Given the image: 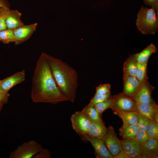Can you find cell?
Returning a JSON list of instances; mask_svg holds the SVG:
<instances>
[{"label":"cell","instance_id":"27","mask_svg":"<svg viewBox=\"0 0 158 158\" xmlns=\"http://www.w3.org/2000/svg\"><path fill=\"white\" fill-rule=\"evenodd\" d=\"M147 132L149 138L158 139V122H150Z\"/></svg>","mask_w":158,"mask_h":158},{"label":"cell","instance_id":"29","mask_svg":"<svg viewBox=\"0 0 158 158\" xmlns=\"http://www.w3.org/2000/svg\"><path fill=\"white\" fill-rule=\"evenodd\" d=\"M10 9L1 7L0 10V31L6 29V20Z\"/></svg>","mask_w":158,"mask_h":158},{"label":"cell","instance_id":"8","mask_svg":"<svg viewBox=\"0 0 158 158\" xmlns=\"http://www.w3.org/2000/svg\"><path fill=\"white\" fill-rule=\"evenodd\" d=\"M79 135L83 140L91 143L94 149L96 158H113L102 139L93 138L86 134Z\"/></svg>","mask_w":158,"mask_h":158},{"label":"cell","instance_id":"17","mask_svg":"<svg viewBox=\"0 0 158 158\" xmlns=\"http://www.w3.org/2000/svg\"><path fill=\"white\" fill-rule=\"evenodd\" d=\"M107 130L103 122H95L91 121L86 134L93 138L102 139L106 134Z\"/></svg>","mask_w":158,"mask_h":158},{"label":"cell","instance_id":"15","mask_svg":"<svg viewBox=\"0 0 158 158\" xmlns=\"http://www.w3.org/2000/svg\"><path fill=\"white\" fill-rule=\"evenodd\" d=\"M144 158L158 157V139L149 138L142 147Z\"/></svg>","mask_w":158,"mask_h":158},{"label":"cell","instance_id":"6","mask_svg":"<svg viewBox=\"0 0 158 158\" xmlns=\"http://www.w3.org/2000/svg\"><path fill=\"white\" fill-rule=\"evenodd\" d=\"M107 128V133L102 139L114 157L123 150L121 141L118 139L113 126H109Z\"/></svg>","mask_w":158,"mask_h":158},{"label":"cell","instance_id":"20","mask_svg":"<svg viewBox=\"0 0 158 158\" xmlns=\"http://www.w3.org/2000/svg\"><path fill=\"white\" fill-rule=\"evenodd\" d=\"M139 131L137 124H123L119 129V133L123 139H135Z\"/></svg>","mask_w":158,"mask_h":158},{"label":"cell","instance_id":"9","mask_svg":"<svg viewBox=\"0 0 158 158\" xmlns=\"http://www.w3.org/2000/svg\"><path fill=\"white\" fill-rule=\"evenodd\" d=\"M122 148L130 158H144L142 147L135 139L121 140Z\"/></svg>","mask_w":158,"mask_h":158},{"label":"cell","instance_id":"38","mask_svg":"<svg viewBox=\"0 0 158 158\" xmlns=\"http://www.w3.org/2000/svg\"><path fill=\"white\" fill-rule=\"evenodd\" d=\"M1 82H2V80H0V89Z\"/></svg>","mask_w":158,"mask_h":158},{"label":"cell","instance_id":"13","mask_svg":"<svg viewBox=\"0 0 158 158\" xmlns=\"http://www.w3.org/2000/svg\"><path fill=\"white\" fill-rule=\"evenodd\" d=\"M25 76V71L24 69L2 80L0 90L4 92H8L14 86L24 81Z\"/></svg>","mask_w":158,"mask_h":158},{"label":"cell","instance_id":"2","mask_svg":"<svg viewBox=\"0 0 158 158\" xmlns=\"http://www.w3.org/2000/svg\"><path fill=\"white\" fill-rule=\"evenodd\" d=\"M48 59L58 87L68 101L74 102L78 85V75L77 71L60 59L48 55Z\"/></svg>","mask_w":158,"mask_h":158},{"label":"cell","instance_id":"40","mask_svg":"<svg viewBox=\"0 0 158 158\" xmlns=\"http://www.w3.org/2000/svg\"><path fill=\"white\" fill-rule=\"evenodd\" d=\"M0 41H1L0 40Z\"/></svg>","mask_w":158,"mask_h":158},{"label":"cell","instance_id":"1","mask_svg":"<svg viewBox=\"0 0 158 158\" xmlns=\"http://www.w3.org/2000/svg\"><path fill=\"white\" fill-rule=\"evenodd\" d=\"M31 97L34 103L56 104L68 101L53 76L48 54L42 53L35 64L32 80Z\"/></svg>","mask_w":158,"mask_h":158},{"label":"cell","instance_id":"32","mask_svg":"<svg viewBox=\"0 0 158 158\" xmlns=\"http://www.w3.org/2000/svg\"><path fill=\"white\" fill-rule=\"evenodd\" d=\"M51 156V153L47 149L42 148L33 158H50Z\"/></svg>","mask_w":158,"mask_h":158},{"label":"cell","instance_id":"25","mask_svg":"<svg viewBox=\"0 0 158 158\" xmlns=\"http://www.w3.org/2000/svg\"><path fill=\"white\" fill-rule=\"evenodd\" d=\"M111 96L106 100L97 103L94 106L101 117L102 113L108 109L111 108L112 105Z\"/></svg>","mask_w":158,"mask_h":158},{"label":"cell","instance_id":"14","mask_svg":"<svg viewBox=\"0 0 158 158\" xmlns=\"http://www.w3.org/2000/svg\"><path fill=\"white\" fill-rule=\"evenodd\" d=\"M123 93L127 96L133 98L140 87L139 83L135 77L123 74Z\"/></svg>","mask_w":158,"mask_h":158},{"label":"cell","instance_id":"16","mask_svg":"<svg viewBox=\"0 0 158 158\" xmlns=\"http://www.w3.org/2000/svg\"><path fill=\"white\" fill-rule=\"evenodd\" d=\"M21 13L16 10H10L6 20V29L13 30L24 25L21 19Z\"/></svg>","mask_w":158,"mask_h":158},{"label":"cell","instance_id":"5","mask_svg":"<svg viewBox=\"0 0 158 158\" xmlns=\"http://www.w3.org/2000/svg\"><path fill=\"white\" fill-rule=\"evenodd\" d=\"M113 111L137 112L136 102L123 92L111 96Z\"/></svg>","mask_w":158,"mask_h":158},{"label":"cell","instance_id":"28","mask_svg":"<svg viewBox=\"0 0 158 158\" xmlns=\"http://www.w3.org/2000/svg\"><path fill=\"white\" fill-rule=\"evenodd\" d=\"M111 96V93L105 95L95 94L87 104L89 106H94L96 104L108 99Z\"/></svg>","mask_w":158,"mask_h":158},{"label":"cell","instance_id":"39","mask_svg":"<svg viewBox=\"0 0 158 158\" xmlns=\"http://www.w3.org/2000/svg\"><path fill=\"white\" fill-rule=\"evenodd\" d=\"M1 8V7H0V10Z\"/></svg>","mask_w":158,"mask_h":158},{"label":"cell","instance_id":"4","mask_svg":"<svg viewBox=\"0 0 158 158\" xmlns=\"http://www.w3.org/2000/svg\"><path fill=\"white\" fill-rule=\"evenodd\" d=\"M42 148V145L36 141L30 140L23 143L11 152L9 158H33Z\"/></svg>","mask_w":158,"mask_h":158},{"label":"cell","instance_id":"19","mask_svg":"<svg viewBox=\"0 0 158 158\" xmlns=\"http://www.w3.org/2000/svg\"><path fill=\"white\" fill-rule=\"evenodd\" d=\"M157 50L156 47L152 43L140 52L134 54L135 58L138 63L148 62L152 54L156 52Z\"/></svg>","mask_w":158,"mask_h":158},{"label":"cell","instance_id":"35","mask_svg":"<svg viewBox=\"0 0 158 158\" xmlns=\"http://www.w3.org/2000/svg\"><path fill=\"white\" fill-rule=\"evenodd\" d=\"M113 158H130L124 151L122 150L117 155L114 156Z\"/></svg>","mask_w":158,"mask_h":158},{"label":"cell","instance_id":"31","mask_svg":"<svg viewBox=\"0 0 158 158\" xmlns=\"http://www.w3.org/2000/svg\"><path fill=\"white\" fill-rule=\"evenodd\" d=\"M111 85L109 84H101L96 87L95 94L105 95L111 93Z\"/></svg>","mask_w":158,"mask_h":158},{"label":"cell","instance_id":"23","mask_svg":"<svg viewBox=\"0 0 158 158\" xmlns=\"http://www.w3.org/2000/svg\"><path fill=\"white\" fill-rule=\"evenodd\" d=\"M148 62L138 63L137 73L135 76L139 82L140 86L145 81L148 79L147 74V69Z\"/></svg>","mask_w":158,"mask_h":158},{"label":"cell","instance_id":"36","mask_svg":"<svg viewBox=\"0 0 158 158\" xmlns=\"http://www.w3.org/2000/svg\"><path fill=\"white\" fill-rule=\"evenodd\" d=\"M10 6L8 0H0V7L10 9Z\"/></svg>","mask_w":158,"mask_h":158},{"label":"cell","instance_id":"21","mask_svg":"<svg viewBox=\"0 0 158 158\" xmlns=\"http://www.w3.org/2000/svg\"><path fill=\"white\" fill-rule=\"evenodd\" d=\"M113 111L114 114L122 119L123 124H137L138 112Z\"/></svg>","mask_w":158,"mask_h":158},{"label":"cell","instance_id":"37","mask_svg":"<svg viewBox=\"0 0 158 158\" xmlns=\"http://www.w3.org/2000/svg\"><path fill=\"white\" fill-rule=\"evenodd\" d=\"M4 104H0V112L1 111L2 109Z\"/></svg>","mask_w":158,"mask_h":158},{"label":"cell","instance_id":"7","mask_svg":"<svg viewBox=\"0 0 158 158\" xmlns=\"http://www.w3.org/2000/svg\"><path fill=\"white\" fill-rule=\"evenodd\" d=\"M71 121L73 129L79 135L87 133L91 121L81 111H76L72 115Z\"/></svg>","mask_w":158,"mask_h":158},{"label":"cell","instance_id":"30","mask_svg":"<svg viewBox=\"0 0 158 158\" xmlns=\"http://www.w3.org/2000/svg\"><path fill=\"white\" fill-rule=\"evenodd\" d=\"M149 138L147 131L139 130L135 139L142 147Z\"/></svg>","mask_w":158,"mask_h":158},{"label":"cell","instance_id":"34","mask_svg":"<svg viewBox=\"0 0 158 158\" xmlns=\"http://www.w3.org/2000/svg\"><path fill=\"white\" fill-rule=\"evenodd\" d=\"M10 96L8 92H4L0 90V104L7 103Z\"/></svg>","mask_w":158,"mask_h":158},{"label":"cell","instance_id":"26","mask_svg":"<svg viewBox=\"0 0 158 158\" xmlns=\"http://www.w3.org/2000/svg\"><path fill=\"white\" fill-rule=\"evenodd\" d=\"M150 121L138 112V125L139 130L147 131Z\"/></svg>","mask_w":158,"mask_h":158},{"label":"cell","instance_id":"24","mask_svg":"<svg viewBox=\"0 0 158 158\" xmlns=\"http://www.w3.org/2000/svg\"><path fill=\"white\" fill-rule=\"evenodd\" d=\"M0 40L5 44L15 42L16 39L13 30L6 29L0 31Z\"/></svg>","mask_w":158,"mask_h":158},{"label":"cell","instance_id":"22","mask_svg":"<svg viewBox=\"0 0 158 158\" xmlns=\"http://www.w3.org/2000/svg\"><path fill=\"white\" fill-rule=\"evenodd\" d=\"M81 111L91 121L95 122H103L101 117L94 106L87 105L84 107Z\"/></svg>","mask_w":158,"mask_h":158},{"label":"cell","instance_id":"10","mask_svg":"<svg viewBox=\"0 0 158 158\" xmlns=\"http://www.w3.org/2000/svg\"><path fill=\"white\" fill-rule=\"evenodd\" d=\"M154 87L146 80L140 86L137 93L132 98L136 103L151 104L155 102L152 97V92Z\"/></svg>","mask_w":158,"mask_h":158},{"label":"cell","instance_id":"18","mask_svg":"<svg viewBox=\"0 0 158 158\" xmlns=\"http://www.w3.org/2000/svg\"><path fill=\"white\" fill-rule=\"evenodd\" d=\"M138 63L134 54L130 55L124 62L123 67V74L135 77L138 70Z\"/></svg>","mask_w":158,"mask_h":158},{"label":"cell","instance_id":"33","mask_svg":"<svg viewBox=\"0 0 158 158\" xmlns=\"http://www.w3.org/2000/svg\"><path fill=\"white\" fill-rule=\"evenodd\" d=\"M145 6H150L158 14V0H143Z\"/></svg>","mask_w":158,"mask_h":158},{"label":"cell","instance_id":"12","mask_svg":"<svg viewBox=\"0 0 158 158\" xmlns=\"http://www.w3.org/2000/svg\"><path fill=\"white\" fill-rule=\"evenodd\" d=\"M137 112L150 122H158V106L156 102L151 104L136 103Z\"/></svg>","mask_w":158,"mask_h":158},{"label":"cell","instance_id":"11","mask_svg":"<svg viewBox=\"0 0 158 158\" xmlns=\"http://www.w3.org/2000/svg\"><path fill=\"white\" fill-rule=\"evenodd\" d=\"M37 25V23L24 25L13 30L16 39L15 45L20 44L30 39L36 31Z\"/></svg>","mask_w":158,"mask_h":158},{"label":"cell","instance_id":"3","mask_svg":"<svg viewBox=\"0 0 158 158\" xmlns=\"http://www.w3.org/2000/svg\"><path fill=\"white\" fill-rule=\"evenodd\" d=\"M153 8L142 6L137 15L136 25L138 30L143 35H154L158 28V18Z\"/></svg>","mask_w":158,"mask_h":158}]
</instances>
